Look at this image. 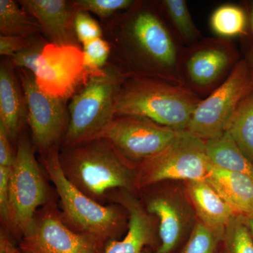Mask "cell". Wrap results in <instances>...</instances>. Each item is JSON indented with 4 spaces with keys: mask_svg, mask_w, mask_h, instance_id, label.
<instances>
[{
    "mask_svg": "<svg viewBox=\"0 0 253 253\" xmlns=\"http://www.w3.org/2000/svg\"><path fill=\"white\" fill-rule=\"evenodd\" d=\"M59 161L68 180L100 204L107 203L106 196L112 190L125 189L134 194L138 191L136 165L121 156L104 138L62 146Z\"/></svg>",
    "mask_w": 253,
    "mask_h": 253,
    "instance_id": "6da1fadb",
    "label": "cell"
},
{
    "mask_svg": "<svg viewBox=\"0 0 253 253\" xmlns=\"http://www.w3.org/2000/svg\"><path fill=\"white\" fill-rule=\"evenodd\" d=\"M59 146L41 155V163L60 199L63 222L75 232L106 245L116 240L129 224V214L121 205H102L82 193L68 180L59 161Z\"/></svg>",
    "mask_w": 253,
    "mask_h": 253,
    "instance_id": "7a4b0ae2",
    "label": "cell"
},
{
    "mask_svg": "<svg viewBox=\"0 0 253 253\" xmlns=\"http://www.w3.org/2000/svg\"><path fill=\"white\" fill-rule=\"evenodd\" d=\"M189 88L149 78L123 82L115 106V117H144L174 130H186L200 103Z\"/></svg>",
    "mask_w": 253,
    "mask_h": 253,
    "instance_id": "3957f363",
    "label": "cell"
},
{
    "mask_svg": "<svg viewBox=\"0 0 253 253\" xmlns=\"http://www.w3.org/2000/svg\"><path fill=\"white\" fill-rule=\"evenodd\" d=\"M124 76L113 69L99 71L84 83L69 105V124L62 146L71 147L99 137L115 118Z\"/></svg>",
    "mask_w": 253,
    "mask_h": 253,
    "instance_id": "277c9868",
    "label": "cell"
},
{
    "mask_svg": "<svg viewBox=\"0 0 253 253\" xmlns=\"http://www.w3.org/2000/svg\"><path fill=\"white\" fill-rule=\"evenodd\" d=\"M35 147L27 136L18 137L9 178L10 232L22 238L40 208L54 199Z\"/></svg>",
    "mask_w": 253,
    "mask_h": 253,
    "instance_id": "5b68a950",
    "label": "cell"
},
{
    "mask_svg": "<svg viewBox=\"0 0 253 253\" xmlns=\"http://www.w3.org/2000/svg\"><path fill=\"white\" fill-rule=\"evenodd\" d=\"M211 161L206 141L189 131H178L166 149L136 166L138 191L168 180H206Z\"/></svg>",
    "mask_w": 253,
    "mask_h": 253,
    "instance_id": "8992f818",
    "label": "cell"
},
{
    "mask_svg": "<svg viewBox=\"0 0 253 253\" xmlns=\"http://www.w3.org/2000/svg\"><path fill=\"white\" fill-rule=\"evenodd\" d=\"M253 91L252 69L247 60H240L226 81L200 101L186 131L204 141L220 135L241 101Z\"/></svg>",
    "mask_w": 253,
    "mask_h": 253,
    "instance_id": "52a82bcc",
    "label": "cell"
},
{
    "mask_svg": "<svg viewBox=\"0 0 253 253\" xmlns=\"http://www.w3.org/2000/svg\"><path fill=\"white\" fill-rule=\"evenodd\" d=\"M105 246L71 230L52 199L38 210L18 248L24 253H104Z\"/></svg>",
    "mask_w": 253,
    "mask_h": 253,
    "instance_id": "ba28073f",
    "label": "cell"
},
{
    "mask_svg": "<svg viewBox=\"0 0 253 253\" xmlns=\"http://www.w3.org/2000/svg\"><path fill=\"white\" fill-rule=\"evenodd\" d=\"M21 89L26 107V122L29 125L32 143L41 155L59 146L67 131L69 117L63 100L48 94L37 84L34 75L20 69Z\"/></svg>",
    "mask_w": 253,
    "mask_h": 253,
    "instance_id": "9c48e42d",
    "label": "cell"
},
{
    "mask_svg": "<svg viewBox=\"0 0 253 253\" xmlns=\"http://www.w3.org/2000/svg\"><path fill=\"white\" fill-rule=\"evenodd\" d=\"M177 133L146 118L121 116L113 118L98 138L109 141L121 156L137 166L166 149Z\"/></svg>",
    "mask_w": 253,
    "mask_h": 253,
    "instance_id": "30bf717a",
    "label": "cell"
},
{
    "mask_svg": "<svg viewBox=\"0 0 253 253\" xmlns=\"http://www.w3.org/2000/svg\"><path fill=\"white\" fill-rule=\"evenodd\" d=\"M97 72L85 67L84 54L77 46L49 43L43 48L33 75L43 91L63 101L74 92L81 82L87 81Z\"/></svg>",
    "mask_w": 253,
    "mask_h": 253,
    "instance_id": "8fae6325",
    "label": "cell"
},
{
    "mask_svg": "<svg viewBox=\"0 0 253 253\" xmlns=\"http://www.w3.org/2000/svg\"><path fill=\"white\" fill-rule=\"evenodd\" d=\"M127 36L136 52L159 71H172L177 64V50L170 33L156 14L136 13L127 28Z\"/></svg>",
    "mask_w": 253,
    "mask_h": 253,
    "instance_id": "7c38bea8",
    "label": "cell"
},
{
    "mask_svg": "<svg viewBox=\"0 0 253 253\" xmlns=\"http://www.w3.org/2000/svg\"><path fill=\"white\" fill-rule=\"evenodd\" d=\"M106 198L107 202L121 205L127 211L129 224L124 239L109 241L104 253H144L145 246H151L156 240L158 219L146 211L134 193L115 189L109 191Z\"/></svg>",
    "mask_w": 253,
    "mask_h": 253,
    "instance_id": "4fadbf2b",
    "label": "cell"
},
{
    "mask_svg": "<svg viewBox=\"0 0 253 253\" xmlns=\"http://www.w3.org/2000/svg\"><path fill=\"white\" fill-rule=\"evenodd\" d=\"M22 8L38 21L53 44L76 45L74 20L77 10L64 0H23Z\"/></svg>",
    "mask_w": 253,
    "mask_h": 253,
    "instance_id": "5bb4252c",
    "label": "cell"
},
{
    "mask_svg": "<svg viewBox=\"0 0 253 253\" xmlns=\"http://www.w3.org/2000/svg\"><path fill=\"white\" fill-rule=\"evenodd\" d=\"M175 195L165 191H152L141 201L146 211L158 219L161 246L157 253H170L180 241L187 224V214Z\"/></svg>",
    "mask_w": 253,
    "mask_h": 253,
    "instance_id": "9a60e30c",
    "label": "cell"
},
{
    "mask_svg": "<svg viewBox=\"0 0 253 253\" xmlns=\"http://www.w3.org/2000/svg\"><path fill=\"white\" fill-rule=\"evenodd\" d=\"M232 50L219 43H208L195 49L186 63L190 81L197 86L211 85L235 61Z\"/></svg>",
    "mask_w": 253,
    "mask_h": 253,
    "instance_id": "2e32d148",
    "label": "cell"
},
{
    "mask_svg": "<svg viewBox=\"0 0 253 253\" xmlns=\"http://www.w3.org/2000/svg\"><path fill=\"white\" fill-rule=\"evenodd\" d=\"M206 180L225 200L236 215L253 216V177L224 170L211 163Z\"/></svg>",
    "mask_w": 253,
    "mask_h": 253,
    "instance_id": "e0dca14e",
    "label": "cell"
},
{
    "mask_svg": "<svg viewBox=\"0 0 253 253\" xmlns=\"http://www.w3.org/2000/svg\"><path fill=\"white\" fill-rule=\"evenodd\" d=\"M13 66L2 64L0 68V123L11 142L16 144L23 123L26 107L23 91L13 72Z\"/></svg>",
    "mask_w": 253,
    "mask_h": 253,
    "instance_id": "ac0fdd59",
    "label": "cell"
},
{
    "mask_svg": "<svg viewBox=\"0 0 253 253\" xmlns=\"http://www.w3.org/2000/svg\"><path fill=\"white\" fill-rule=\"evenodd\" d=\"M187 191L201 221L214 230L225 232L235 214L220 194L206 180L189 181Z\"/></svg>",
    "mask_w": 253,
    "mask_h": 253,
    "instance_id": "d6986e66",
    "label": "cell"
},
{
    "mask_svg": "<svg viewBox=\"0 0 253 253\" xmlns=\"http://www.w3.org/2000/svg\"><path fill=\"white\" fill-rule=\"evenodd\" d=\"M205 141L206 155L213 166L253 177V163L245 156L227 131Z\"/></svg>",
    "mask_w": 253,
    "mask_h": 253,
    "instance_id": "ffe728a7",
    "label": "cell"
},
{
    "mask_svg": "<svg viewBox=\"0 0 253 253\" xmlns=\"http://www.w3.org/2000/svg\"><path fill=\"white\" fill-rule=\"evenodd\" d=\"M42 31L38 21L17 3L0 0V32L1 36L30 38Z\"/></svg>",
    "mask_w": 253,
    "mask_h": 253,
    "instance_id": "44dd1931",
    "label": "cell"
},
{
    "mask_svg": "<svg viewBox=\"0 0 253 253\" xmlns=\"http://www.w3.org/2000/svg\"><path fill=\"white\" fill-rule=\"evenodd\" d=\"M226 131L253 163V91L238 106Z\"/></svg>",
    "mask_w": 253,
    "mask_h": 253,
    "instance_id": "7402d4cb",
    "label": "cell"
},
{
    "mask_svg": "<svg viewBox=\"0 0 253 253\" xmlns=\"http://www.w3.org/2000/svg\"><path fill=\"white\" fill-rule=\"evenodd\" d=\"M249 16L242 8L224 5L214 11L211 17V26L217 34L234 37L246 34Z\"/></svg>",
    "mask_w": 253,
    "mask_h": 253,
    "instance_id": "603a6c76",
    "label": "cell"
},
{
    "mask_svg": "<svg viewBox=\"0 0 253 253\" xmlns=\"http://www.w3.org/2000/svg\"><path fill=\"white\" fill-rule=\"evenodd\" d=\"M163 4L184 41L191 42L199 38V31L194 26L184 0H165Z\"/></svg>",
    "mask_w": 253,
    "mask_h": 253,
    "instance_id": "cb8c5ba5",
    "label": "cell"
},
{
    "mask_svg": "<svg viewBox=\"0 0 253 253\" xmlns=\"http://www.w3.org/2000/svg\"><path fill=\"white\" fill-rule=\"evenodd\" d=\"M229 253H253V238L244 218L234 215L225 229Z\"/></svg>",
    "mask_w": 253,
    "mask_h": 253,
    "instance_id": "d4e9b609",
    "label": "cell"
},
{
    "mask_svg": "<svg viewBox=\"0 0 253 253\" xmlns=\"http://www.w3.org/2000/svg\"><path fill=\"white\" fill-rule=\"evenodd\" d=\"M224 233L214 230L201 221L194 226L181 253H213Z\"/></svg>",
    "mask_w": 253,
    "mask_h": 253,
    "instance_id": "484cf974",
    "label": "cell"
},
{
    "mask_svg": "<svg viewBox=\"0 0 253 253\" xmlns=\"http://www.w3.org/2000/svg\"><path fill=\"white\" fill-rule=\"evenodd\" d=\"M131 0H77L72 1L78 11H90L101 18L109 17L116 11L129 8Z\"/></svg>",
    "mask_w": 253,
    "mask_h": 253,
    "instance_id": "4316f807",
    "label": "cell"
},
{
    "mask_svg": "<svg viewBox=\"0 0 253 253\" xmlns=\"http://www.w3.org/2000/svg\"><path fill=\"white\" fill-rule=\"evenodd\" d=\"M84 66L92 72H97L104 66L109 58L111 46L101 38L83 44Z\"/></svg>",
    "mask_w": 253,
    "mask_h": 253,
    "instance_id": "83f0119b",
    "label": "cell"
},
{
    "mask_svg": "<svg viewBox=\"0 0 253 253\" xmlns=\"http://www.w3.org/2000/svg\"><path fill=\"white\" fill-rule=\"evenodd\" d=\"M74 26L78 41L83 44L101 38L102 34L99 23L85 11H79L76 13Z\"/></svg>",
    "mask_w": 253,
    "mask_h": 253,
    "instance_id": "f1b7e54d",
    "label": "cell"
},
{
    "mask_svg": "<svg viewBox=\"0 0 253 253\" xmlns=\"http://www.w3.org/2000/svg\"><path fill=\"white\" fill-rule=\"evenodd\" d=\"M45 44L40 42H33L29 46L20 51L10 57V63L13 67L27 70L34 74L37 67V61L42 52Z\"/></svg>",
    "mask_w": 253,
    "mask_h": 253,
    "instance_id": "f546056e",
    "label": "cell"
},
{
    "mask_svg": "<svg viewBox=\"0 0 253 253\" xmlns=\"http://www.w3.org/2000/svg\"><path fill=\"white\" fill-rule=\"evenodd\" d=\"M11 167L0 166V216L1 224L10 229L9 178Z\"/></svg>",
    "mask_w": 253,
    "mask_h": 253,
    "instance_id": "4dcf8cb0",
    "label": "cell"
},
{
    "mask_svg": "<svg viewBox=\"0 0 253 253\" xmlns=\"http://www.w3.org/2000/svg\"><path fill=\"white\" fill-rule=\"evenodd\" d=\"M33 42L29 38L21 36H1L0 37V54L11 57L22 51Z\"/></svg>",
    "mask_w": 253,
    "mask_h": 253,
    "instance_id": "1f68e13d",
    "label": "cell"
},
{
    "mask_svg": "<svg viewBox=\"0 0 253 253\" xmlns=\"http://www.w3.org/2000/svg\"><path fill=\"white\" fill-rule=\"evenodd\" d=\"M11 143L4 126L0 123V166L9 168L14 163L15 154Z\"/></svg>",
    "mask_w": 253,
    "mask_h": 253,
    "instance_id": "d6a6232c",
    "label": "cell"
},
{
    "mask_svg": "<svg viewBox=\"0 0 253 253\" xmlns=\"http://www.w3.org/2000/svg\"><path fill=\"white\" fill-rule=\"evenodd\" d=\"M0 245L4 246L9 253H24L19 249V248L14 246L11 240L9 239V236L6 235L2 230H1V234H0Z\"/></svg>",
    "mask_w": 253,
    "mask_h": 253,
    "instance_id": "836d02e7",
    "label": "cell"
},
{
    "mask_svg": "<svg viewBox=\"0 0 253 253\" xmlns=\"http://www.w3.org/2000/svg\"><path fill=\"white\" fill-rule=\"evenodd\" d=\"M245 59L247 60V61L249 62L250 66H251L253 73V44H250L247 52H246V57H245Z\"/></svg>",
    "mask_w": 253,
    "mask_h": 253,
    "instance_id": "e575fe53",
    "label": "cell"
},
{
    "mask_svg": "<svg viewBox=\"0 0 253 253\" xmlns=\"http://www.w3.org/2000/svg\"><path fill=\"white\" fill-rule=\"evenodd\" d=\"M248 16L253 33V0L248 3Z\"/></svg>",
    "mask_w": 253,
    "mask_h": 253,
    "instance_id": "d590c367",
    "label": "cell"
},
{
    "mask_svg": "<svg viewBox=\"0 0 253 253\" xmlns=\"http://www.w3.org/2000/svg\"><path fill=\"white\" fill-rule=\"evenodd\" d=\"M244 218V217H243ZM245 222H246V225L249 227L250 231H251V235L253 238V216L251 217L244 218Z\"/></svg>",
    "mask_w": 253,
    "mask_h": 253,
    "instance_id": "8d00e7d4",
    "label": "cell"
},
{
    "mask_svg": "<svg viewBox=\"0 0 253 253\" xmlns=\"http://www.w3.org/2000/svg\"><path fill=\"white\" fill-rule=\"evenodd\" d=\"M0 253H9V251H7L4 246L0 245Z\"/></svg>",
    "mask_w": 253,
    "mask_h": 253,
    "instance_id": "74e56055",
    "label": "cell"
}]
</instances>
